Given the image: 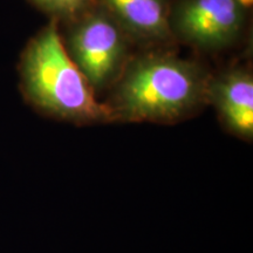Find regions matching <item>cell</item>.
I'll return each mask as SVG.
<instances>
[{
    "instance_id": "cell-2",
    "label": "cell",
    "mask_w": 253,
    "mask_h": 253,
    "mask_svg": "<svg viewBox=\"0 0 253 253\" xmlns=\"http://www.w3.org/2000/svg\"><path fill=\"white\" fill-rule=\"evenodd\" d=\"M18 69L21 95L38 113L78 126L113 122L66 52L55 19L28 41Z\"/></svg>"
},
{
    "instance_id": "cell-8",
    "label": "cell",
    "mask_w": 253,
    "mask_h": 253,
    "mask_svg": "<svg viewBox=\"0 0 253 253\" xmlns=\"http://www.w3.org/2000/svg\"><path fill=\"white\" fill-rule=\"evenodd\" d=\"M237 2H238V4L242 6L243 8L244 9H246V8H250L252 6V2H253V0H236Z\"/></svg>"
},
{
    "instance_id": "cell-3",
    "label": "cell",
    "mask_w": 253,
    "mask_h": 253,
    "mask_svg": "<svg viewBox=\"0 0 253 253\" xmlns=\"http://www.w3.org/2000/svg\"><path fill=\"white\" fill-rule=\"evenodd\" d=\"M128 36L102 6H95L69 26L66 52L94 91L112 86L126 63Z\"/></svg>"
},
{
    "instance_id": "cell-5",
    "label": "cell",
    "mask_w": 253,
    "mask_h": 253,
    "mask_svg": "<svg viewBox=\"0 0 253 253\" xmlns=\"http://www.w3.org/2000/svg\"><path fill=\"white\" fill-rule=\"evenodd\" d=\"M208 104H212L224 128L236 137L253 138V77L244 68H232L210 77Z\"/></svg>"
},
{
    "instance_id": "cell-7",
    "label": "cell",
    "mask_w": 253,
    "mask_h": 253,
    "mask_svg": "<svg viewBox=\"0 0 253 253\" xmlns=\"http://www.w3.org/2000/svg\"><path fill=\"white\" fill-rule=\"evenodd\" d=\"M52 19L74 20L96 6L95 0H30Z\"/></svg>"
},
{
    "instance_id": "cell-4",
    "label": "cell",
    "mask_w": 253,
    "mask_h": 253,
    "mask_svg": "<svg viewBox=\"0 0 253 253\" xmlns=\"http://www.w3.org/2000/svg\"><path fill=\"white\" fill-rule=\"evenodd\" d=\"M245 9L236 0H181L169 11L171 36L202 50H220L242 33Z\"/></svg>"
},
{
    "instance_id": "cell-1",
    "label": "cell",
    "mask_w": 253,
    "mask_h": 253,
    "mask_svg": "<svg viewBox=\"0 0 253 253\" xmlns=\"http://www.w3.org/2000/svg\"><path fill=\"white\" fill-rule=\"evenodd\" d=\"M209 78L195 61L164 53L143 54L126 61L104 103L113 122L177 123L208 104Z\"/></svg>"
},
{
    "instance_id": "cell-6",
    "label": "cell",
    "mask_w": 253,
    "mask_h": 253,
    "mask_svg": "<svg viewBox=\"0 0 253 253\" xmlns=\"http://www.w3.org/2000/svg\"><path fill=\"white\" fill-rule=\"evenodd\" d=\"M101 6L126 36L151 42L172 38L166 0H101Z\"/></svg>"
}]
</instances>
